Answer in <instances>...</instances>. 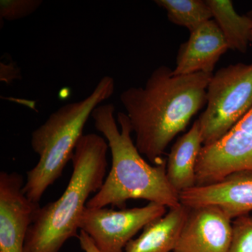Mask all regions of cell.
<instances>
[{"instance_id":"cell-20","label":"cell","mask_w":252,"mask_h":252,"mask_svg":"<svg viewBox=\"0 0 252 252\" xmlns=\"http://www.w3.org/2000/svg\"><path fill=\"white\" fill-rule=\"evenodd\" d=\"M248 14L250 16V18H251L252 20V10L250 12H249ZM250 42H252V29L251 31V34H250Z\"/></svg>"},{"instance_id":"cell-9","label":"cell","mask_w":252,"mask_h":252,"mask_svg":"<svg viewBox=\"0 0 252 252\" xmlns=\"http://www.w3.org/2000/svg\"><path fill=\"white\" fill-rule=\"evenodd\" d=\"M180 203L189 209L217 207L232 220L252 212V172H235L223 180L196 186L180 193Z\"/></svg>"},{"instance_id":"cell-14","label":"cell","mask_w":252,"mask_h":252,"mask_svg":"<svg viewBox=\"0 0 252 252\" xmlns=\"http://www.w3.org/2000/svg\"><path fill=\"white\" fill-rule=\"evenodd\" d=\"M205 1L211 10L212 19L224 36L228 49L246 53L252 29L250 16L238 14L230 0Z\"/></svg>"},{"instance_id":"cell-8","label":"cell","mask_w":252,"mask_h":252,"mask_svg":"<svg viewBox=\"0 0 252 252\" xmlns=\"http://www.w3.org/2000/svg\"><path fill=\"white\" fill-rule=\"evenodd\" d=\"M24 185L21 174L0 172V252H24L28 229L40 207L25 195Z\"/></svg>"},{"instance_id":"cell-17","label":"cell","mask_w":252,"mask_h":252,"mask_svg":"<svg viewBox=\"0 0 252 252\" xmlns=\"http://www.w3.org/2000/svg\"><path fill=\"white\" fill-rule=\"evenodd\" d=\"M43 4L41 0H1V19L12 21L21 19L35 12Z\"/></svg>"},{"instance_id":"cell-10","label":"cell","mask_w":252,"mask_h":252,"mask_svg":"<svg viewBox=\"0 0 252 252\" xmlns=\"http://www.w3.org/2000/svg\"><path fill=\"white\" fill-rule=\"evenodd\" d=\"M232 223L217 207L189 209L173 252H228Z\"/></svg>"},{"instance_id":"cell-13","label":"cell","mask_w":252,"mask_h":252,"mask_svg":"<svg viewBox=\"0 0 252 252\" xmlns=\"http://www.w3.org/2000/svg\"><path fill=\"white\" fill-rule=\"evenodd\" d=\"M189 208L181 204L169 209L164 216L144 227L138 238L132 239L124 252H170L175 250Z\"/></svg>"},{"instance_id":"cell-19","label":"cell","mask_w":252,"mask_h":252,"mask_svg":"<svg viewBox=\"0 0 252 252\" xmlns=\"http://www.w3.org/2000/svg\"><path fill=\"white\" fill-rule=\"evenodd\" d=\"M78 239H79L81 249L84 252H101L94 245L92 239L83 230H80V233L78 235Z\"/></svg>"},{"instance_id":"cell-15","label":"cell","mask_w":252,"mask_h":252,"mask_svg":"<svg viewBox=\"0 0 252 252\" xmlns=\"http://www.w3.org/2000/svg\"><path fill=\"white\" fill-rule=\"evenodd\" d=\"M154 2L165 10L170 22L190 32L212 19L205 0H156Z\"/></svg>"},{"instance_id":"cell-12","label":"cell","mask_w":252,"mask_h":252,"mask_svg":"<svg viewBox=\"0 0 252 252\" xmlns=\"http://www.w3.org/2000/svg\"><path fill=\"white\" fill-rule=\"evenodd\" d=\"M203 147L198 122L176 141L166 160L167 179L180 193L196 186L197 161Z\"/></svg>"},{"instance_id":"cell-5","label":"cell","mask_w":252,"mask_h":252,"mask_svg":"<svg viewBox=\"0 0 252 252\" xmlns=\"http://www.w3.org/2000/svg\"><path fill=\"white\" fill-rule=\"evenodd\" d=\"M252 107V63L220 68L207 89L206 108L197 119L203 146L215 143Z\"/></svg>"},{"instance_id":"cell-16","label":"cell","mask_w":252,"mask_h":252,"mask_svg":"<svg viewBox=\"0 0 252 252\" xmlns=\"http://www.w3.org/2000/svg\"><path fill=\"white\" fill-rule=\"evenodd\" d=\"M228 252H252V215L249 214L233 220Z\"/></svg>"},{"instance_id":"cell-1","label":"cell","mask_w":252,"mask_h":252,"mask_svg":"<svg viewBox=\"0 0 252 252\" xmlns=\"http://www.w3.org/2000/svg\"><path fill=\"white\" fill-rule=\"evenodd\" d=\"M212 73L174 75L161 65L154 69L144 87H130L120 94L135 145L155 165L176 136L207 103V89Z\"/></svg>"},{"instance_id":"cell-2","label":"cell","mask_w":252,"mask_h":252,"mask_svg":"<svg viewBox=\"0 0 252 252\" xmlns=\"http://www.w3.org/2000/svg\"><path fill=\"white\" fill-rule=\"evenodd\" d=\"M112 103L102 104L91 114L94 127L104 136L112 154V167L103 185L89 200L86 207L102 208L113 205L123 209L130 200H148L175 208L181 205L180 193L170 185L166 161L150 165L140 153L131 137L127 114L118 112Z\"/></svg>"},{"instance_id":"cell-6","label":"cell","mask_w":252,"mask_h":252,"mask_svg":"<svg viewBox=\"0 0 252 252\" xmlns=\"http://www.w3.org/2000/svg\"><path fill=\"white\" fill-rule=\"evenodd\" d=\"M167 207L154 203L120 210L86 207L79 222L101 252H124L140 230L166 214Z\"/></svg>"},{"instance_id":"cell-3","label":"cell","mask_w":252,"mask_h":252,"mask_svg":"<svg viewBox=\"0 0 252 252\" xmlns=\"http://www.w3.org/2000/svg\"><path fill=\"white\" fill-rule=\"evenodd\" d=\"M108 149L102 136L89 133L81 137L71 159L73 172L67 188L56 201L38 209L24 252H59L69 239L78 237L88 198L105 180Z\"/></svg>"},{"instance_id":"cell-7","label":"cell","mask_w":252,"mask_h":252,"mask_svg":"<svg viewBox=\"0 0 252 252\" xmlns=\"http://www.w3.org/2000/svg\"><path fill=\"white\" fill-rule=\"evenodd\" d=\"M252 172V107L223 137L199 154L196 186L216 183L227 176Z\"/></svg>"},{"instance_id":"cell-11","label":"cell","mask_w":252,"mask_h":252,"mask_svg":"<svg viewBox=\"0 0 252 252\" xmlns=\"http://www.w3.org/2000/svg\"><path fill=\"white\" fill-rule=\"evenodd\" d=\"M228 49L224 36L213 19L190 32L188 40L177 52L174 75L212 73L222 55Z\"/></svg>"},{"instance_id":"cell-4","label":"cell","mask_w":252,"mask_h":252,"mask_svg":"<svg viewBox=\"0 0 252 252\" xmlns=\"http://www.w3.org/2000/svg\"><path fill=\"white\" fill-rule=\"evenodd\" d=\"M114 90V79L104 76L89 96L63 105L32 132L31 147L39 156V161L27 172L23 187L29 200L39 203L50 186L62 176L92 112L108 99Z\"/></svg>"},{"instance_id":"cell-18","label":"cell","mask_w":252,"mask_h":252,"mask_svg":"<svg viewBox=\"0 0 252 252\" xmlns=\"http://www.w3.org/2000/svg\"><path fill=\"white\" fill-rule=\"evenodd\" d=\"M7 64L1 63V81L9 84L14 79H20L21 71L13 63Z\"/></svg>"}]
</instances>
